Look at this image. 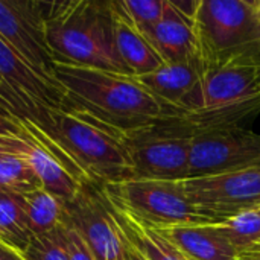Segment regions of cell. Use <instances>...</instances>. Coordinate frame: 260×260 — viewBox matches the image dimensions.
<instances>
[{"instance_id":"1","label":"cell","mask_w":260,"mask_h":260,"mask_svg":"<svg viewBox=\"0 0 260 260\" xmlns=\"http://www.w3.org/2000/svg\"><path fill=\"white\" fill-rule=\"evenodd\" d=\"M53 75L66 93V108L120 134L181 117L180 110L157 99L134 76L66 62H55Z\"/></svg>"},{"instance_id":"2","label":"cell","mask_w":260,"mask_h":260,"mask_svg":"<svg viewBox=\"0 0 260 260\" xmlns=\"http://www.w3.org/2000/svg\"><path fill=\"white\" fill-rule=\"evenodd\" d=\"M23 125L81 183L104 186L133 178L122 134L82 111L50 110L40 125Z\"/></svg>"},{"instance_id":"3","label":"cell","mask_w":260,"mask_h":260,"mask_svg":"<svg viewBox=\"0 0 260 260\" xmlns=\"http://www.w3.org/2000/svg\"><path fill=\"white\" fill-rule=\"evenodd\" d=\"M46 34L55 62L129 75L116 50L111 2H46Z\"/></svg>"},{"instance_id":"4","label":"cell","mask_w":260,"mask_h":260,"mask_svg":"<svg viewBox=\"0 0 260 260\" xmlns=\"http://www.w3.org/2000/svg\"><path fill=\"white\" fill-rule=\"evenodd\" d=\"M177 119L192 134L239 126L260 111V62L251 56L204 72Z\"/></svg>"},{"instance_id":"5","label":"cell","mask_w":260,"mask_h":260,"mask_svg":"<svg viewBox=\"0 0 260 260\" xmlns=\"http://www.w3.org/2000/svg\"><path fill=\"white\" fill-rule=\"evenodd\" d=\"M193 24L204 72L251 56L260 47V17L253 2L200 0Z\"/></svg>"},{"instance_id":"6","label":"cell","mask_w":260,"mask_h":260,"mask_svg":"<svg viewBox=\"0 0 260 260\" xmlns=\"http://www.w3.org/2000/svg\"><path fill=\"white\" fill-rule=\"evenodd\" d=\"M105 198L142 222L165 230L180 225L212 224L187 198L183 181L125 180L99 186Z\"/></svg>"},{"instance_id":"7","label":"cell","mask_w":260,"mask_h":260,"mask_svg":"<svg viewBox=\"0 0 260 260\" xmlns=\"http://www.w3.org/2000/svg\"><path fill=\"white\" fill-rule=\"evenodd\" d=\"M192 137V131L177 119L122 134L133 166V178L187 180Z\"/></svg>"},{"instance_id":"8","label":"cell","mask_w":260,"mask_h":260,"mask_svg":"<svg viewBox=\"0 0 260 260\" xmlns=\"http://www.w3.org/2000/svg\"><path fill=\"white\" fill-rule=\"evenodd\" d=\"M190 203L213 224L260 209V168L187 178L183 181Z\"/></svg>"},{"instance_id":"9","label":"cell","mask_w":260,"mask_h":260,"mask_svg":"<svg viewBox=\"0 0 260 260\" xmlns=\"http://www.w3.org/2000/svg\"><path fill=\"white\" fill-rule=\"evenodd\" d=\"M0 40L40 75L55 81V56L46 34V0H0Z\"/></svg>"},{"instance_id":"10","label":"cell","mask_w":260,"mask_h":260,"mask_svg":"<svg viewBox=\"0 0 260 260\" xmlns=\"http://www.w3.org/2000/svg\"><path fill=\"white\" fill-rule=\"evenodd\" d=\"M260 161V134L241 126L195 133L189 178L254 168Z\"/></svg>"},{"instance_id":"11","label":"cell","mask_w":260,"mask_h":260,"mask_svg":"<svg viewBox=\"0 0 260 260\" xmlns=\"http://www.w3.org/2000/svg\"><path fill=\"white\" fill-rule=\"evenodd\" d=\"M66 222L82 236L96 260H126V239L99 186L82 184L66 204Z\"/></svg>"},{"instance_id":"12","label":"cell","mask_w":260,"mask_h":260,"mask_svg":"<svg viewBox=\"0 0 260 260\" xmlns=\"http://www.w3.org/2000/svg\"><path fill=\"white\" fill-rule=\"evenodd\" d=\"M0 82L32 108L35 119L30 125L34 126L40 125L50 110L66 108V93L61 85L40 75L2 40Z\"/></svg>"},{"instance_id":"13","label":"cell","mask_w":260,"mask_h":260,"mask_svg":"<svg viewBox=\"0 0 260 260\" xmlns=\"http://www.w3.org/2000/svg\"><path fill=\"white\" fill-rule=\"evenodd\" d=\"M165 64H177L198 58V40L193 20L183 15L168 0L158 23L145 35Z\"/></svg>"},{"instance_id":"14","label":"cell","mask_w":260,"mask_h":260,"mask_svg":"<svg viewBox=\"0 0 260 260\" xmlns=\"http://www.w3.org/2000/svg\"><path fill=\"white\" fill-rule=\"evenodd\" d=\"M114 43L119 58L134 78L149 75L160 69L165 62L148 38L129 21L119 5V0H111Z\"/></svg>"},{"instance_id":"15","label":"cell","mask_w":260,"mask_h":260,"mask_svg":"<svg viewBox=\"0 0 260 260\" xmlns=\"http://www.w3.org/2000/svg\"><path fill=\"white\" fill-rule=\"evenodd\" d=\"M160 232L189 260H250L219 233L215 224L180 225Z\"/></svg>"},{"instance_id":"16","label":"cell","mask_w":260,"mask_h":260,"mask_svg":"<svg viewBox=\"0 0 260 260\" xmlns=\"http://www.w3.org/2000/svg\"><path fill=\"white\" fill-rule=\"evenodd\" d=\"M204 75L198 58L177 64H163L155 72L137 78L157 99L181 111ZM183 114V111H181Z\"/></svg>"},{"instance_id":"17","label":"cell","mask_w":260,"mask_h":260,"mask_svg":"<svg viewBox=\"0 0 260 260\" xmlns=\"http://www.w3.org/2000/svg\"><path fill=\"white\" fill-rule=\"evenodd\" d=\"M105 197V195H104ZM108 201V200H107ZM111 213L125 239L146 260H189L160 230L142 222L123 209L111 204Z\"/></svg>"},{"instance_id":"18","label":"cell","mask_w":260,"mask_h":260,"mask_svg":"<svg viewBox=\"0 0 260 260\" xmlns=\"http://www.w3.org/2000/svg\"><path fill=\"white\" fill-rule=\"evenodd\" d=\"M23 157L35 171L40 178L41 187L49 190L50 193L61 198L66 204L73 201V198L81 190L82 184L78 178H75L64 165L56 160L43 145H40L34 137L29 140V146Z\"/></svg>"},{"instance_id":"19","label":"cell","mask_w":260,"mask_h":260,"mask_svg":"<svg viewBox=\"0 0 260 260\" xmlns=\"http://www.w3.org/2000/svg\"><path fill=\"white\" fill-rule=\"evenodd\" d=\"M32 235H44L66 222V203L46 189L20 197Z\"/></svg>"},{"instance_id":"20","label":"cell","mask_w":260,"mask_h":260,"mask_svg":"<svg viewBox=\"0 0 260 260\" xmlns=\"http://www.w3.org/2000/svg\"><path fill=\"white\" fill-rule=\"evenodd\" d=\"M32 236L21 198L0 193V244L20 254Z\"/></svg>"},{"instance_id":"21","label":"cell","mask_w":260,"mask_h":260,"mask_svg":"<svg viewBox=\"0 0 260 260\" xmlns=\"http://www.w3.org/2000/svg\"><path fill=\"white\" fill-rule=\"evenodd\" d=\"M213 224L245 257L260 259V209L244 212L235 218Z\"/></svg>"},{"instance_id":"22","label":"cell","mask_w":260,"mask_h":260,"mask_svg":"<svg viewBox=\"0 0 260 260\" xmlns=\"http://www.w3.org/2000/svg\"><path fill=\"white\" fill-rule=\"evenodd\" d=\"M41 189L40 178L32 166L21 155L0 158V193L24 197Z\"/></svg>"},{"instance_id":"23","label":"cell","mask_w":260,"mask_h":260,"mask_svg":"<svg viewBox=\"0 0 260 260\" xmlns=\"http://www.w3.org/2000/svg\"><path fill=\"white\" fill-rule=\"evenodd\" d=\"M20 257L23 260H70L64 224L53 232L32 236Z\"/></svg>"},{"instance_id":"24","label":"cell","mask_w":260,"mask_h":260,"mask_svg":"<svg viewBox=\"0 0 260 260\" xmlns=\"http://www.w3.org/2000/svg\"><path fill=\"white\" fill-rule=\"evenodd\" d=\"M119 5L129 21L146 35L163 17L168 0H119Z\"/></svg>"},{"instance_id":"25","label":"cell","mask_w":260,"mask_h":260,"mask_svg":"<svg viewBox=\"0 0 260 260\" xmlns=\"http://www.w3.org/2000/svg\"><path fill=\"white\" fill-rule=\"evenodd\" d=\"M0 108L11 113L12 116H15L23 122L32 123L35 119V113L32 111V108L27 104H24L17 94H14L9 88H6L2 82H0Z\"/></svg>"},{"instance_id":"26","label":"cell","mask_w":260,"mask_h":260,"mask_svg":"<svg viewBox=\"0 0 260 260\" xmlns=\"http://www.w3.org/2000/svg\"><path fill=\"white\" fill-rule=\"evenodd\" d=\"M64 229H66V238H67L70 260H96L93 257L91 251L88 250L87 244L84 242L82 236L72 225L64 222Z\"/></svg>"},{"instance_id":"27","label":"cell","mask_w":260,"mask_h":260,"mask_svg":"<svg viewBox=\"0 0 260 260\" xmlns=\"http://www.w3.org/2000/svg\"><path fill=\"white\" fill-rule=\"evenodd\" d=\"M0 137H14V139H26V140L32 139L23 122L2 108H0Z\"/></svg>"},{"instance_id":"28","label":"cell","mask_w":260,"mask_h":260,"mask_svg":"<svg viewBox=\"0 0 260 260\" xmlns=\"http://www.w3.org/2000/svg\"><path fill=\"white\" fill-rule=\"evenodd\" d=\"M30 139H14V137H0V158L8 155H21L26 152Z\"/></svg>"},{"instance_id":"29","label":"cell","mask_w":260,"mask_h":260,"mask_svg":"<svg viewBox=\"0 0 260 260\" xmlns=\"http://www.w3.org/2000/svg\"><path fill=\"white\" fill-rule=\"evenodd\" d=\"M171 3L183 15H186L187 18L193 20L195 14H197V9H198V5H200V0H189V2H186V0H175V2H172L171 0Z\"/></svg>"},{"instance_id":"30","label":"cell","mask_w":260,"mask_h":260,"mask_svg":"<svg viewBox=\"0 0 260 260\" xmlns=\"http://www.w3.org/2000/svg\"><path fill=\"white\" fill-rule=\"evenodd\" d=\"M0 260H23L18 253L0 244Z\"/></svg>"},{"instance_id":"31","label":"cell","mask_w":260,"mask_h":260,"mask_svg":"<svg viewBox=\"0 0 260 260\" xmlns=\"http://www.w3.org/2000/svg\"><path fill=\"white\" fill-rule=\"evenodd\" d=\"M126 260H146L126 241Z\"/></svg>"},{"instance_id":"32","label":"cell","mask_w":260,"mask_h":260,"mask_svg":"<svg viewBox=\"0 0 260 260\" xmlns=\"http://www.w3.org/2000/svg\"><path fill=\"white\" fill-rule=\"evenodd\" d=\"M253 6H254V9H256L257 15L260 17V0H253Z\"/></svg>"},{"instance_id":"33","label":"cell","mask_w":260,"mask_h":260,"mask_svg":"<svg viewBox=\"0 0 260 260\" xmlns=\"http://www.w3.org/2000/svg\"><path fill=\"white\" fill-rule=\"evenodd\" d=\"M251 58H253V59H256L257 62H260V47L256 50V52H254V53H253V55H251Z\"/></svg>"},{"instance_id":"34","label":"cell","mask_w":260,"mask_h":260,"mask_svg":"<svg viewBox=\"0 0 260 260\" xmlns=\"http://www.w3.org/2000/svg\"><path fill=\"white\" fill-rule=\"evenodd\" d=\"M256 166H259V168H260V161H259V163H257V165H256Z\"/></svg>"},{"instance_id":"35","label":"cell","mask_w":260,"mask_h":260,"mask_svg":"<svg viewBox=\"0 0 260 260\" xmlns=\"http://www.w3.org/2000/svg\"><path fill=\"white\" fill-rule=\"evenodd\" d=\"M259 260H260V259H259Z\"/></svg>"}]
</instances>
